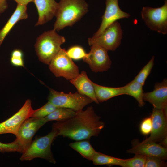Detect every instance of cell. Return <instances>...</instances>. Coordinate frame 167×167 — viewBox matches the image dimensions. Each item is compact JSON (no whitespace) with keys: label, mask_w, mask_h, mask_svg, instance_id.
<instances>
[{"label":"cell","mask_w":167,"mask_h":167,"mask_svg":"<svg viewBox=\"0 0 167 167\" xmlns=\"http://www.w3.org/2000/svg\"><path fill=\"white\" fill-rule=\"evenodd\" d=\"M167 166L164 160L155 156H146L144 167H164Z\"/></svg>","instance_id":"30"},{"label":"cell","mask_w":167,"mask_h":167,"mask_svg":"<svg viewBox=\"0 0 167 167\" xmlns=\"http://www.w3.org/2000/svg\"><path fill=\"white\" fill-rule=\"evenodd\" d=\"M161 7H144L141 11L142 19L151 30L164 35L167 33V0Z\"/></svg>","instance_id":"7"},{"label":"cell","mask_w":167,"mask_h":167,"mask_svg":"<svg viewBox=\"0 0 167 167\" xmlns=\"http://www.w3.org/2000/svg\"><path fill=\"white\" fill-rule=\"evenodd\" d=\"M26 6L18 4L12 15L0 30V47L5 38L15 25L19 21L28 18Z\"/></svg>","instance_id":"18"},{"label":"cell","mask_w":167,"mask_h":167,"mask_svg":"<svg viewBox=\"0 0 167 167\" xmlns=\"http://www.w3.org/2000/svg\"><path fill=\"white\" fill-rule=\"evenodd\" d=\"M70 81L75 87L78 92L88 97L96 103L99 104L96 96L92 81L88 77L86 71H82L77 76L70 80Z\"/></svg>","instance_id":"17"},{"label":"cell","mask_w":167,"mask_h":167,"mask_svg":"<svg viewBox=\"0 0 167 167\" xmlns=\"http://www.w3.org/2000/svg\"><path fill=\"white\" fill-rule=\"evenodd\" d=\"M118 0H105V9L104 15L101 17V23L98 29L92 37L99 36L108 26L117 20L127 18L130 16L129 14L121 9Z\"/></svg>","instance_id":"11"},{"label":"cell","mask_w":167,"mask_h":167,"mask_svg":"<svg viewBox=\"0 0 167 167\" xmlns=\"http://www.w3.org/2000/svg\"><path fill=\"white\" fill-rule=\"evenodd\" d=\"M143 99L152 104L154 108L167 112V80L155 84L153 90L143 93Z\"/></svg>","instance_id":"15"},{"label":"cell","mask_w":167,"mask_h":167,"mask_svg":"<svg viewBox=\"0 0 167 167\" xmlns=\"http://www.w3.org/2000/svg\"><path fill=\"white\" fill-rule=\"evenodd\" d=\"M89 52L83 60L95 72L107 71L111 67L112 62L108 54V50L99 45L91 46Z\"/></svg>","instance_id":"9"},{"label":"cell","mask_w":167,"mask_h":167,"mask_svg":"<svg viewBox=\"0 0 167 167\" xmlns=\"http://www.w3.org/2000/svg\"><path fill=\"white\" fill-rule=\"evenodd\" d=\"M152 121L151 116L144 118L140 126V130L142 134L147 135L150 134L152 129Z\"/></svg>","instance_id":"31"},{"label":"cell","mask_w":167,"mask_h":167,"mask_svg":"<svg viewBox=\"0 0 167 167\" xmlns=\"http://www.w3.org/2000/svg\"><path fill=\"white\" fill-rule=\"evenodd\" d=\"M129 153L142 155L146 156H155L165 160L167 156V149L159 143L152 141L141 142L135 141L131 148L128 149Z\"/></svg>","instance_id":"14"},{"label":"cell","mask_w":167,"mask_h":167,"mask_svg":"<svg viewBox=\"0 0 167 167\" xmlns=\"http://www.w3.org/2000/svg\"><path fill=\"white\" fill-rule=\"evenodd\" d=\"M25 150L21 143L17 139L14 141L8 143L0 142V152H17L23 153Z\"/></svg>","instance_id":"24"},{"label":"cell","mask_w":167,"mask_h":167,"mask_svg":"<svg viewBox=\"0 0 167 167\" xmlns=\"http://www.w3.org/2000/svg\"><path fill=\"white\" fill-rule=\"evenodd\" d=\"M46 123L44 118L30 117L22 124L16 136L25 150L32 142V138L37 131Z\"/></svg>","instance_id":"12"},{"label":"cell","mask_w":167,"mask_h":167,"mask_svg":"<svg viewBox=\"0 0 167 167\" xmlns=\"http://www.w3.org/2000/svg\"><path fill=\"white\" fill-rule=\"evenodd\" d=\"M49 65V70L57 77H63L70 80L79 74V67L68 55L65 49L61 48Z\"/></svg>","instance_id":"6"},{"label":"cell","mask_w":167,"mask_h":167,"mask_svg":"<svg viewBox=\"0 0 167 167\" xmlns=\"http://www.w3.org/2000/svg\"><path fill=\"white\" fill-rule=\"evenodd\" d=\"M48 101L58 107L72 109L75 112L82 110L84 107L93 101L88 97L78 92L65 93L49 88Z\"/></svg>","instance_id":"5"},{"label":"cell","mask_w":167,"mask_h":167,"mask_svg":"<svg viewBox=\"0 0 167 167\" xmlns=\"http://www.w3.org/2000/svg\"><path fill=\"white\" fill-rule=\"evenodd\" d=\"M65 41V37L58 34L54 29L45 31L37 38L34 45L39 61L49 65Z\"/></svg>","instance_id":"3"},{"label":"cell","mask_w":167,"mask_h":167,"mask_svg":"<svg viewBox=\"0 0 167 167\" xmlns=\"http://www.w3.org/2000/svg\"><path fill=\"white\" fill-rule=\"evenodd\" d=\"M58 107L48 101L40 108L34 110L31 117L37 118H43L50 114Z\"/></svg>","instance_id":"26"},{"label":"cell","mask_w":167,"mask_h":167,"mask_svg":"<svg viewBox=\"0 0 167 167\" xmlns=\"http://www.w3.org/2000/svg\"><path fill=\"white\" fill-rule=\"evenodd\" d=\"M15 1L17 4H20L27 6L30 2H32L33 0H14Z\"/></svg>","instance_id":"33"},{"label":"cell","mask_w":167,"mask_h":167,"mask_svg":"<svg viewBox=\"0 0 167 167\" xmlns=\"http://www.w3.org/2000/svg\"><path fill=\"white\" fill-rule=\"evenodd\" d=\"M159 143L163 147L167 148V136L165 137Z\"/></svg>","instance_id":"34"},{"label":"cell","mask_w":167,"mask_h":167,"mask_svg":"<svg viewBox=\"0 0 167 167\" xmlns=\"http://www.w3.org/2000/svg\"><path fill=\"white\" fill-rule=\"evenodd\" d=\"M7 0H0V15L8 7Z\"/></svg>","instance_id":"32"},{"label":"cell","mask_w":167,"mask_h":167,"mask_svg":"<svg viewBox=\"0 0 167 167\" xmlns=\"http://www.w3.org/2000/svg\"><path fill=\"white\" fill-rule=\"evenodd\" d=\"M69 145L83 157L89 161H92L96 152L90 144L89 139L71 143L69 144Z\"/></svg>","instance_id":"20"},{"label":"cell","mask_w":167,"mask_h":167,"mask_svg":"<svg viewBox=\"0 0 167 167\" xmlns=\"http://www.w3.org/2000/svg\"><path fill=\"white\" fill-rule=\"evenodd\" d=\"M167 112L162 109L153 108L151 115L152 129L150 136L144 141L160 142L167 134Z\"/></svg>","instance_id":"13"},{"label":"cell","mask_w":167,"mask_h":167,"mask_svg":"<svg viewBox=\"0 0 167 167\" xmlns=\"http://www.w3.org/2000/svg\"><path fill=\"white\" fill-rule=\"evenodd\" d=\"M31 101L27 100L22 107L15 113L0 123V134L11 133L15 136L23 122L30 117L33 111Z\"/></svg>","instance_id":"10"},{"label":"cell","mask_w":167,"mask_h":167,"mask_svg":"<svg viewBox=\"0 0 167 167\" xmlns=\"http://www.w3.org/2000/svg\"><path fill=\"white\" fill-rule=\"evenodd\" d=\"M88 9L85 0H60L53 29L59 31L66 27L72 26L87 12Z\"/></svg>","instance_id":"2"},{"label":"cell","mask_w":167,"mask_h":167,"mask_svg":"<svg viewBox=\"0 0 167 167\" xmlns=\"http://www.w3.org/2000/svg\"><path fill=\"white\" fill-rule=\"evenodd\" d=\"M95 113L92 107L76 112L74 116L53 123L52 130L57 136H62L76 141L89 139L98 136L105 123Z\"/></svg>","instance_id":"1"},{"label":"cell","mask_w":167,"mask_h":167,"mask_svg":"<svg viewBox=\"0 0 167 167\" xmlns=\"http://www.w3.org/2000/svg\"><path fill=\"white\" fill-rule=\"evenodd\" d=\"M123 32L120 23L116 21L108 26L99 36L88 39L90 46L96 45L107 50L114 51L120 45Z\"/></svg>","instance_id":"8"},{"label":"cell","mask_w":167,"mask_h":167,"mask_svg":"<svg viewBox=\"0 0 167 167\" xmlns=\"http://www.w3.org/2000/svg\"><path fill=\"white\" fill-rule=\"evenodd\" d=\"M57 136L56 131L52 130L46 135L36 138L22 153L20 160L31 161L39 158L45 159L50 163L55 164L56 162L51 150V146Z\"/></svg>","instance_id":"4"},{"label":"cell","mask_w":167,"mask_h":167,"mask_svg":"<svg viewBox=\"0 0 167 167\" xmlns=\"http://www.w3.org/2000/svg\"><path fill=\"white\" fill-rule=\"evenodd\" d=\"M126 160V159L116 158L96 152L92 161L93 164L95 165L120 166Z\"/></svg>","instance_id":"22"},{"label":"cell","mask_w":167,"mask_h":167,"mask_svg":"<svg viewBox=\"0 0 167 167\" xmlns=\"http://www.w3.org/2000/svg\"><path fill=\"white\" fill-rule=\"evenodd\" d=\"M24 54L23 52L19 49L13 50L11 53L10 62L15 66L24 67L23 59Z\"/></svg>","instance_id":"29"},{"label":"cell","mask_w":167,"mask_h":167,"mask_svg":"<svg viewBox=\"0 0 167 167\" xmlns=\"http://www.w3.org/2000/svg\"><path fill=\"white\" fill-rule=\"evenodd\" d=\"M76 113V112L72 109L58 107L44 118L46 122L52 121H62L74 116Z\"/></svg>","instance_id":"23"},{"label":"cell","mask_w":167,"mask_h":167,"mask_svg":"<svg viewBox=\"0 0 167 167\" xmlns=\"http://www.w3.org/2000/svg\"><path fill=\"white\" fill-rule=\"evenodd\" d=\"M96 98L99 102H102L117 96L125 95L123 87H110L97 84L92 82Z\"/></svg>","instance_id":"19"},{"label":"cell","mask_w":167,"mask_h":167,"mask_svg":"<svg viewBox=\"0 0 167 167\" xmlns=\"http://www.w3.org/2000/svg\"><path fill=\"white\" fill-rule=\"evenodd\" d=\"M143 86L133 80L123 86L125 95L131 96L134 97L138 101L140 107L143 106L145 102L143 99Z\"/></svg>","instance_id":"21"},{"label":"cell","mask_w":167,"mask_h":167,"mask_svg":"<svg viewBox=\"0 0 167 167\" xmlns=\"http://www.w3.org/2000/svg\"><path fill=\"white\" fill-rule=\"evenodd\" d=\"M32 2L36 7L38 15L35 26L44 24L55 16L58 3L55 0H33Z\"/></svg>","instance_id":"16"},{"label":"cell","mask_w":167,"mask_h":167,"mask_svg":"<svg viewBox=\"0 0 167 167\" xmlns=\"http://www.w3.org/2000/svg\"><path fill=\"white\" fill-rule=\"evenodd\" d=\"M154 60V56H153L148 62L141 69L133 80L144 86L146 80L153 67Z\"/></svg>","instance_id":"25"},{"label":"cell","mask_w":167,"mask_h":167,"mask_svg":"<svg viewBox=\"0 0 167 167\" xmlns=\"http://www.w3.org/2000/svg\"><path fill=\"white\" fill-rule=\"evenodd\" d=\"M146 156L135 154L133 158L126 159L120 165L122 167H144Z\"/></svg>","instance_id":"27"},{"label":"cell","mask_w":167,"mask_h":167,"mask_svg":"<svg viewBox=\"0 0 167 167\" xmlns=\"http://www.w3.org/2000/svg\"><path fill=\"white\" fill-rule=\"evenodd\" d=\"M68 55L72 59L78 60L83 59L86 55L84 49L79 45L70 47L66 51Z\"/></svg>","instance_id":"28"}]
</instances>
